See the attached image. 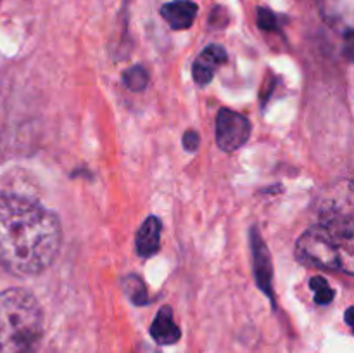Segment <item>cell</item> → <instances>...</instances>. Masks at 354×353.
<instances>
[{"label": "cell", "mask_w": 354, "mask_h": 353, "mask_svg": "<svg viewBox=\"0 0 354 353\" xmlns=\"http://www.w3.org/2000/svg\"><path fill=\"white\" fill-rule=\"evenodd\" d=\"M62 228L57 215L38 201L0 196V265L14 275H37L59 255Z\"/></svg>", "instance_id": "obj_1"}, {"label": "cell", "mask_w": 354, "mask_h": 353, "mask_svg": "<svg viewBox=\"0 0 354 353\" xmlns=\"http://www.w3.org/2000/svg\"><path fill=\"white\" fill-rule=\"evenodd\" d=\"M44 338V311L31 293H0V353H37Z\"/></svg>", "instance_id": "obj_2"}, {"label": "cell", "mask_w": 354, "mask_h": 353, "mask_svg": "<svg viewBox=\"0 0 354 353\" xmlns=\"http://www.w3.org/2000/svg\"><path fill=\"white\" fill-rule=\"evenodd\" d=\"M351 218H334L308 228L296 244V258L318 270H341L353 273Z\"/></svg>", "instance_id": "obj_3"}, {"label": "cell", "mask_w": 354, "mask_h": 353, "mask_svg": "<svg viewBox=\"0 0 354 353\" xmlns=\"http://www.w3.org/2000/svg\"><path fill=\"white\" fill-rule=\"evenodd\" d=\"M214 134H216V144L221 151L234 152L249 141L251 123L241 113L221 107L216 114Z\"/></svg>", "instance_id": "obj_4"}, {"label": "cell", "mask_w": 354, "mask_h": 353, "mask_svg": "<svg viewBox=\"0 0 354 353\" xmlns=\"http://www.w3.org/2000/svg\"><path fill=\"white\" fill-rule=\"evenodd\" d=\"M251 249H252V265H254V277L256 284L259 289L272 300L275 301V294L272 289V260H270V253L266 249L265 241L259 235V230L252 228L251 232Z\"/></svg>", "instance_id": "obj_5"}, {"label": "cell", "mask_w": 354, "mask_h": 353, "mask_svg": "<svg viewBox=\"0 0 354 353\" xmlns=\"http://www.w3.org/2000/svg\"><path fill=\"white\" fill-rule=\"evenodd\" d=\"M228 61V54L225 47L216 44H211L204 48L199 54V57L194 61L192 66V76L196 80L197 85L204 87L213 80L214 69L220 64H225Z\"/></svg>", "instance_id": "obj_6"}, {"label": "cell", "mask_w": 354, "mask_h": 353, "mask_svg": "<svg viewBox=\"0 0 354 353\" xmlns=\"http://www.w3.org/2000/svg\"><path fill=\"white\" fill-rule=\"evenodd\" d=\"M197 10V3L192 0H173L165 3L159 12L173 30H187L196 21Z\"/></svg>", "instance_id": "obj_7"}, {"label": "cell", "mask_w": 354, "mask_h": 353, "mask_svg": "<svg viewBox=\"0 0 354 353\" xmlns=\"http://www.w3.org/2000/svg\"><path fill=\"white\" fill-rule=\"evenodd\" d=\"M161 246V221L158 217L145 218L135 237V249L142 258H151Z\"/></svg>", "instance_id": "obj_8"}, {"label": "cell", "mask_w": 354, "mask_h": 353, "mask_svg": "<svg viewBox=\"0 0 354 353\" xmlns=\"http://www.w3.org/2000/svg\"><path fill=\"white\" fill-rule=\"evenodd\" d=\"M151 336L158 345H175L182 338L180 327L173 320L171 307H162L151 325Z\"/></svg>", "instance_id": "obj_9"}, {"label": "cell", "mask_w": 354, "mask_h": 353, "mask_svg": "<svg viewBox=\"0 0 354 353\" xmlns=\"http://www.w3.org/2000/svg\"><path fill=\"white\" fill-rule=\"evenodd\" d=\"M121 289L127 294L128 300L133 305H137V307H144V305L149 303L147 287H145L144 280L138 275H135V273L124 275L123 279H121Z\"/></svg>", "instance_id": "obj_10"}, {"label": "cell", "mask_w": 354, "mask_h": 353, "mask_svg": "<svg viewBox=\"0 0 354 353\" xmlns=\"http://www.w3.org/2000/svg\"><path fill=\"white\" fill-rule=\"evenodd\" d=\"M123 82L133 92H142L149 83V73L144 66H131L123 73Z\"/></svg>", "instance_id": "obj_11"}, {"label": "cell", "mask_w": 354, "mask_h": 353, "mask_svg": "<svg viewBox=\"0 0 354 353\" xmlns=\"http://www.w3.org/2000/svg\"><path fill=\"white\" fill-rule=\"evenodd\" d=\"M310 287L315 294V301L318 305H330L332 300L335 296V291L328 286L327 280L322 275H315L313 279L310 280Z\"/></svg>", "instance_id": "obj_12"}, {"label": "cell", "mask_w": 354, "mask_h": 353, "mask_svg": "<svg viewBox=\"0 0 354 353\" xmlns=\"http://www.w3.org/2000/svg\"><path fill=\"white\" fill-rule=\"evenodd\" d=\"M256 23L263 31H277L280 28L279 16L273 10L266 9V7L256 9Z\"/></svg>", "instance_id": "obj_13"}, {"label": "cell", "mask_w": 354, "mask_h": 353, "mask_svg": "<svg viewBox=\"0 0 354 353\" xmlns=\"http://www.w3.org/2000/svg\"><path fill=\"white\" fill-rule=\"evenodd\" d=\"M201 145V137L199 134H197L196 130H187L185 135H183V147H185V151H197Z\"/></svg>", "instance_id": "obj_14"}, {"label": "cell", "mask_w": 354, "mask_h": 353, "mask_svg": "<svg viewBox=\"0 0 354 353\" xmlns=\"http://www.w3.org/2000/svg\"><path fill=\"white\" fill-rule=\"evenodd\" d=\"M351 314H353V308H348V311H346V324H348L349 327H353V322H351Z\"/></svg>", "instance_id": "obj_15"}]
</instances>
